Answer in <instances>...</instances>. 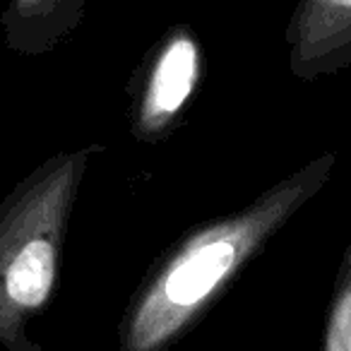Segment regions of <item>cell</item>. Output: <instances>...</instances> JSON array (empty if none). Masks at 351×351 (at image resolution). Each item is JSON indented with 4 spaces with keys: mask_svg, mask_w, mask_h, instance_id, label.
I'll return each mask as SVG.
<instances>
[{
    "mask_svg": "<svg viewBox=\"0 0 351 351\" xmlns=\"http://www.w3.org/2000/svg\"><path fill=\"white\" fill-rule=\"evenodd\" d=\"M332 156L272 188L250 210L195 231L152 274L121 327V351H164L293 210L330 176Z\"/></svg>",
    "mask_w": 351,
    "mask_h": 351,
    "instance_id": "1",
    "label": "cell"
},
{
    "mask_svg": "<svg viewBox=\"0 0 351 351\" xmlns=\"http://www.w3.org/2000/svg\"><path fill=\"white\" fill-rule=\"evenodd\" d=\"M87 156H53L0 205V346L8 351H39L27 339V325L58 284L65 226Z\"/></svg>",
    "mask_w": 351,
    "mask_h": 351,
    "instance_id": "2",
    "label": "cell"
},
{
    "mask_svg": "<svg viewBox=\"0 0 351 351\" xmlns=\"http://www.w3.org/2000/svg\"><path fill=\"white\" fill-rule=\"evenodd\" d=\"M200 80V46L191 32L171 34L154 56L137 106L140 135H159L183 111Z\"/></svg>",
    "mask_w": 351,
    "mask_h": 351,
    "instance_id": "3",
    "label": "cell"
},
{
    "mask_svg": "<svg viewBox=\"0 0 351 351\" xmlns=\"http://www.w3.org/2000/svg\"><path fill=\"white\" fill-rule=\"evenodd\" d=\"M291 68L315 77L351 60V0H303L293 17Z\"/></svg>",
    "mask_w": 351,
    "mask_h": 351,
    "instance_id": "4",
    "label": "cell"
},
{
    "mask_svg": "<svg viewBox=\"0 0 351 351\" xmlns=\"http://www.w3.org/2000/svg\"><path fill=\"white\" fill-rule=\"evenodd\" d=\"M84 0H5L3 27L15 51L36 53L58 41L77 20Z\"/></svg>",
    "mask_w": 351,
    "mask_h": 351,
    "instance_id": "5",
    "label": "cell"
},
{
    "mask_svg": "<svg viewBox=\"0 0 351 351\" xmlns=\"http://www.w3.org/2000/svg\"><path fill=\"white\" fill-rule=\"evenodd\" d=\"M322 351H351V267L332 303Z\"/></svg>",
    "mask_w": 351,
    "mask_h": 351,
    "instance_id": "6",
    "label": "cell"
}]
</instances>
